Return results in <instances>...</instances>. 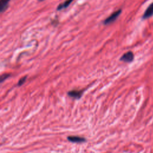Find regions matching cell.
Wrapping results in <instances>:
<instances>
[{
    "label": "cell",
    "instance_id": "obj_1",
    "mask_svg": "<svg viewBox=\"0 0 153 153\" xmlns=\"http://www.w3.org/2000/svg\"><path fill=\"white\" fill-rule=\"evenodd\" d=\"M121 13V10L120 9L114 13H113L111 16H109L108 18H106L104 21H103V24L104 25H109L112 22H114L117 18L120 16V14Z\"/></svg>",
    "mask_w": 153,
    "mask_h": 153
},
{
    "label": "cell",
    "instance_id": "obj_2",
    "mask_svg": "<svg viewBox=\"0 0 153 153\" xmlns=\"http://www.w3.org/2000/svg\"><path fill=\"white\" fill-rule=\"evenodd\" d=\"M134 59V54L131 51H128L124 54L120 58V60L124 62H131Z\"/></svg>",
    "mask_w": 153,
    "mask_h": 153
},
{
    "label": "cell",
    "instance_id": "obj_3",
    "mask_svg": "<svg viewBox=\"0 0 153 153\" xmlns=\"http://www.w3.org/2000/svg\"><path fill=\"white\" fill-rule=\"evenodd\" d=\"M153 15V2L151 3L148 7L146 8L145 11L144 12L142 19H146L150 17H151Z\"/></svg>",
    "mask_w": 153,
    "mask_h": 153
},
{
    "label": "cell",
    "instance_id": "obj_4",
    "mask_svg": "<svg viewBox=\"0 0 153 153\" xmlns=\"http://www.w3.org/2000/svg\"><path fill=\"white\" fill-rule=\"evenodd\" d=\"M83 93L82 90H71L68 93L69 96L75 99H79L81 97Z\"/></svg>",
    "mask_w": 153,
    "mask_h": 153
},
{
    "label": "cell",
    "instance_id": "obj_5",
    "mask_svg": "<svg viewBox=\"0 0 153 153\" xmlns=\"http://www.w3.org/2000/svg\"><path fill=\"white\" fill-rule=\"evenodd\" d=\"M68 140L71 142L74 143H81L85 142V139L79 136H70L68 137Z\"/></svg>",
    "mask_w": 153,
    "mask_h": 153
},
{
    "label": "cell",
    "instance_id": "obj_6",
    "mask_svg": "<svg viewBox=\"0 0 153 153\" xmlns=\"http://www.w3.org/2000/svg\"><path fill=\"white\" fill-rule=\"evenodd\" d=\"M8 1L1 0L0 1V11L2 13L4 11L8 6Z\"/></svg>",
    "mask_w": 153,
    "mask_h": 153
},
{
    "label": "cell",
    "instance_id": "obj_7",
    "mask_svg": "<svg viewBox=\"0 0 153 153\" xmlns=\"http://www.w3.org/2000/svg\"><path fill=\"white\" fill-rule=\"evenodd\" d=\"M72 2V1H65L63 3H62L60 4L58 7L57 8V10H62L63 8H65L66 7H68L69 6V5Z\"/></svg>",
    "mask_w": 153,
    "mask_h": 153
},
{
    "label": "cell",
    "instance_id": "obj_8",
    "mask_svg": "<svg viewBox=\"0 0 153 153\" xmlns=\"http://www.w3.org/2000/svg\"><path fill=\"white\" fill-rule=\"evenodd\" d=\"M26 76H24V77H23V78H22L19 81V82H18V84H17V85L18 86H20V85H22L25 82V80H26Z\"/></svg>",
    "mask_w": 153,
    "mask_h": 153
},
{
    "label": "cell",
    "instance_id": "obj_9",
    "mask_svg": "<svg viewBox=\"0 0 153 153\" xmlns=\"http://www.w3.org/2000/svg\"><path fill=\"white\" fill-rule=\"evenodd\" d=\"M10 74H4V75H1V82H3L4 81V79H5L6 78H7L8 77H9L10 76Z\"/></svg>",
    "mask_w": 153,
    "mask_h": 153
}]
</instances>
